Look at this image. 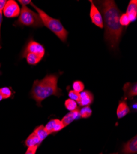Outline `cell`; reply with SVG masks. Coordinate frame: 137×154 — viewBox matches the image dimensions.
Returning <instances> with one entry per match:
<instances>
[{"instance_id": "obj_1", "label": "cell", "mask_w": 137, "mask_h": 154, "mask_svg": "<svg viewBox=\"0 0 137 154\" xmlns=\"http://www.w3.org/2000/svg\"><path fill=\"white\" fill-rule=\"evenodd\" d=\"M99 8L105 29L104 38L108 46L112 49L118 48L124 29L119 23V18L122 12L119 9L115 1L94 2Z\"/></svg>"}, {"instance_id": "obj_2", "label": "cell", "mask_w": 137, "mask_h": 154, "mask_svg": "<svg viewBox=\"0 0 137 154\" xmlns=\"http://www.w3.org/2000/svg\"><path fill=\"white\" fill-rule=\"evenodd\" d=\"M58 75L55 74L47 75L41 80L34 82L30 91V97L33 99L39 107H41V102L46 98L55 96H62L61 89L58 87Z\"/></svg>"}, {"instance_id": "obj_3", "label": "cell", "mask_w": 137, "mask_h": 154, "mask_svg": "<svg viewBox=\"0 0 137 154\" xmlns=\"http://www.w3.org/2000/svg\"><path fill=\"white\" fill-rule=\"evenodd\" d=\"M30 4L36 10L37 13L40 16L43 25L52 32L61 42L66 43L68 32L63 26L60 20L49 16L44 11L35 6L33 3Z\"/></svg>"}, {"instance_id": "obj_4", "label": "cell", "mask_w": 137, "mask_h": 154, "mask_svg": "<svg viewBox=\"0 0 137 154\" xmlns=\"http://www.w3.org/2000/svg\"><path fill=\"white\" fill-rule=\"evenodd\" d=\"M19 17L18 20L14 23L15 26L38 28L43 27L44 25L38 14L36 13L27 6H22Z\"/></svg>"}, {"instance_id": "obj_5", "label": "cell", "mask_w": 137, "mask_h": 154, "mask_svg": "<svg viewBox=\"0 0 137 154\" xmlns=\"http://www.w3.org/2000/svg\"><path fill=\"white\" fill-rule=\"evenodd\" d=\"M28 53L35 54L43 57L45 55V48L41 44L30 40L25 47L22 54V57H25Z\"/></svg>"}, {"instance_id": "obj_6", "label": "cell", "mask_w": 137, "mask_h": 154, "mask_svg": "<svg viewBox=\"0 0 137 154\" xmlns=\"http://www.w3.org/2000/svg\"><path fill=\"white\" fill-rule=\"evenodd\" d=\"M3 14L7 18H15L19 16L20 8L18 3L14 0H9L3 9Z\"/></svg>"}, {"instance_id": "obj_7", "label": "cell", "mask_w": 137, "mask_h": 154, "mask_svg": "<svg viewBox=\"0 0 137 154\" xmlns=\"http://www.w3.org/2000/svg\"><path fill=\"white\" fill-rule=\"evenodd\" d=\"M91 11L90 16L92 23L98 27L103 29V17L100 12L98 10L97 7L94 3L93 1H91Z\"/></svg>"}, {"instance_id": "obj_8", "label": "cell", "mask_w": 137, "mask_h": 154, "mask_svg": "<svg viewBox=\"0 0 137 154\" xmlns=\"http://www.w3.org/2000/svg\"><path fill=\"white\" fill-rule=\"evenodd\" d=\"M65 126L61 120L54 119L50 120L45 126V128L49 134H51L61 130Z\"/></svg>"}, {"instance_id": "obj_9", "label": "cell", "mask_w": 137, "mask_h": 154, "mask_svg": "<svg viewBox=\"0 0 137 154\" xmlns=\"http://www.w3.org/2000/svg\"><path fill=\"white\" fill-rule=\"evenodd\" d=\"M124 92V99H132L134 96L137 95V84L136 83H126L123 86Z\"/></svg>"}, {"instance_id": "obj_10", "label": "cell", "mask_w": 137, "mask_h": 154, "mask_svg": "<svg viewBox=\"0 0 137 154\" xmlns=\"http://www.w3.org/2000/svg\"><path fill=\"white\" fill-rule=\"evenodd\" d=\"M123 154H136L137 152V136H135L124 145Z\"/></svg>"}, {"instance_id": "obj_11", "label": "cell", "mask_w": 137, "mask_h": 154, "mask_svg": "<svg viewBox=\"0 0 137 154\" xmlns=\"http://www.w3.org/2000/svg\"><path fill=\"white\" fill-rule=\"evenodd\" d=\"M94 101V95L88 90L80 93V98L78 103L80 106H89Z\"/></svg>"}, {"instance_id": "obj_12", "label": "cell", "mask_w": 137, "mask_h": 154, "mask_svg": "<svg viewBox=\"0 0 137 154\" xmlns=\"http://www.w3.org/2000/svg\"><path fill=\"white\" fill-rule=\"evenodd\" d=\"M79 119H81V115L79 113V110L78 108L75 110L70 112L67 113L61 121L65 127L71 123L74 120H77Z\"/></svg>"}, {"instance_id": "obj_13", "label": "cell", "mask_w": 137, "mask_h": 154, "mask_svg": "<svg viewBox=\"0 0 137 154\" xmlns=\"http://www.w3.org/2000/svg\"><path fill=\"white\" fill-rule=\"evenodd\" d=\"M130 22H133L136 20L137 18V2L136 0H131L130 2L126 13Z\"/></svg>"}, {"instance_id": "obj_14", "label": "cell", "mask_w": 137, "mask_h": 154, "mask_svg": "<svg viewBox=\"0 0 137 154\" xmlns=\"http://www.w3.org/2000/svg\"><path fill=\"white\" fill-rule=\"evenodd\" d=\"M126 99H124V100H121L119 101L118 107L117 109V116L118 119H122L130 113V108L128 106L127 102L126 101Z\"/></svg>"}, {"instance_id": "obj_15", "label": "cell", "mask_w": 137, "mask_h": 154, "mask_svg": "<svg viewBox=\"0 0 137 154\" xmlns=\"http://www.w3.org/2000/svg\"><path fill=\"white\" fill-rule=\"evenodd\" d=\"M41 142L40 141V139L34 133H32L29 135V136L27 137V139L25 140V144L26 146L27 147H33L35 146H40Z\"/></svg>"}, {"instance_id": "obj_16", "label": "cell", "mask_w": 137, "mask_h": 154, "mask_svg": "<svg viewBox=\"0 0 137 154\" xmlns=\"http://www.w3.org/2000/svg\"><path fill=\"white\" fill-rule=\"evenodd\" d=\"M33 133L38 136L41 142H42L44 139H45L48 136V135H49L46 130L45 126L43 125H40L36 127L34 130Z\"/></svg>"}, {"instance_id": "obj_17", "label": "cell", "mask_w": 137, "mask_h": 154, "mask_svg": "<svg viewBox=\"0 0 137 154\" xmlns=\"http://www.w3.org/2000/svg\"><path fill=\"white\" fill-rule=\"evenodd\" d=\"M25 57H26L27 63L31 66H34L38 64L43 58L40 56L33 53H28Z\"/></svg>"}, {"instance_id": "obj_18", "label": "cell", "mask_w": 137, "mask_h": 154, "mask_svg": "<svg viewBox=\"0 0 137 154\" xmlns=\"http://www.w3.org/2000/svg\"><path fill=\"white\" fill-rule=\"evenodd\" d=\"M65 106L66 109L70 112L74 111L78 109L77 102L70 99L66 100V101L65 102Z\"/></svg>"}, {"instance_id": "obj_19", "label": "cell", "mask_w": 137, "mask_h": 154, "mask_svg": "<svg viewBox=\"0 0 137 154\" xmlns=\"http://www.w3.org/2000/svg\"><path fill=\"white\" fill-rule=\"evenodd\" d=\"M79 113L81 115V118L87 119L91 116L92 111L90 106H85V107H83L79 110Z\"/></svg>"}, {"instance_id": "obj_20", "label": "cell", "mask_w": 137, "mask_h": 154, "mask_svg": "<svg viewBox=\"0 0 137 154\" xmlns=\"http://www.w3.org/2000/svg\"><path fill=\"white\" fill-rule=\"evenodd\" d=\"M73 89L74 91L80 93L84 91V85L81 81H75L73 83Z\"/></svg>"}, {"instance_id": "obj_21", "label": "cell", "mask_w": 137, "mask_h": 154, "mask_svg": "<svg viewBox=\"0 0 137 154\" xmlns=\"http://www.w3.org/2000/svg\"><path fill=\"white\" fill-rule=\"evenodd\" d=\"M119 23L123 27H127L131 23L128 16L126 14H122L119 18Z\"/></svg>"}, {"instance_id": "obj_22", "label": "cell", "mask_w": 137, "mask_h": 154, "mask_svg": "<svg viewBox=\"0 0 137 154\" xmlns=\"http://www.w3.org/2000/svg\"><path fill=\"white\" fill-rule=\"evenodd\" d=\"M0 93L2 94L3 99H8L12 96V91L9 87H3L0 88Z\"/></svg>"}, {"instance_id": "obj_23", "label": "cell", "mask_w": 137, "mask_h": 154, "mask_svg": "<svg viewBox=\"0 0 137 154\" xmlns=\"http://www.w3.org/2000/svg\"><path fill=\"white\" fill-rule=\"evenodd\" d=\"M68 96L70 99H72L76 102H78L80 98V93L74 91V90H71L68 93Z\"/></svg>"}, {"instance_id": "obj_24", "label": "cell", "mask_w": 137, "mask_h": 154, "mask_svg": "<svg viewBox=\"0 0 137 154\" xmlns=\"http://www.w3.org/2000/svg\"><path fill=\"white\" fill-rule=\"evenodd\" d=\"M38 147H39V146H35L28 147L25 154H36V151L38 150Z\"/></svg>"}, {"instance_id": "obj_25", "label": "cell", "mask_w": 137, "mask_h": 154, "mask_svg": "<svg viewBox=\"0 0 137 154\" xmlns=\"http://www.w3.org/2000/svg\"><path fill=\"white\" fill-rule=\"evenodd\" d=\"M3 22V12H0V49L1 48V27Z\"/></svg>"}, {"instance_id": "obj_26", "label": "cell", "mask_w": 137, "mask_h": 154, "mask_svg": "<svg viewBox=\"0 0 137 154\" xmlns=\"http://www.w3.org/2000/svg\"><path fill=\"white\" fill-rule=\"evenodd\" d=\"M7 2L6 0H0V12H3Z\"/></svg>"}, {"instance_id": "obj_27", "label": "cell", "mask_w": 137, "mask_h": 154, "mask_svg": "<svg viewBox=\"0 0 137 154\" xmlns=\"http://www.w3.org/2000/svg\"><path fill=\"white\" fill-rule=\"evenodd\" d=\"M19 2L22 5V6H26V5L30 4L31 1L30 0H19Z\"/></svg>"}, {"instance_id": "obj_28", "label": "cell", "mask_w": 137, "mask_h": 154, "mask_svg": "<svg viewBox=\"0 0 137 154\" xmlns=\"http://www.w3.org/2000/svg\"><path fill=\"white\" fill-rule=\"evenodd\" d=\"M136 107H137V106H136V103L135 102V103L134 104H132V108L133 109H134V110H136Z\"/></svg>"}, {"instance_id": "obj_29", "label": "cell", "mask_w": 137, "mask_h": 154, "mask_svg": "<svg viewBox=\"0 0 137 154\" xmlns=\"http://www.w3.org/2000/svg\"><path fill=\"white\" fill-rule=\"evenodd\" d=\"M3 99V96L2 94H1V93H0V102H1L2 100Z\"/></svg>"}, {"instance_id": "obj_30", "label": "cell", "mask_w": 137, "mask_h": 154, "mask_svg": "<svg viewBox=\"0 0 137 154\" xmlns=\"http://www.w3.org/2000/svg\"><path fill=\"white\" fill-rule=\"evenodd\" d=\"M0 67H1V64H0Z\"/></svg>"}, {"instance_id": "obj_31", "label": "cell", "mask_w": 137, "mask_h": 154, "mask_svg": "<svg viewBox=\"0 0 137 154\" xmlns=\"http://www.w3.org/2000/svg\"><path fill=\"white\" fill-rule=\"evenodd\" d=\"M101 154H102V153H101Z\"/></svg>"}]
</instances>
